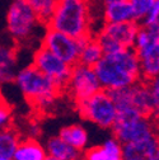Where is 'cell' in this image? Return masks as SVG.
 <instances>
[{
	"label": "cell",
	"mask_w": 159,
	"mask_h": 160,
	"mask_svg": "<svg viewBox=\"0 0 159 160\" xmlns=\"http://www.w3.org/2000/svg\"><path fill=\"white\" fill-rule=\"evenodd\" d=\"M94 71L101 88L107 92L129 88L141 80L140 60L134 48L103 55L94 66Z\"/></svg>",
	"instance_id": "obj_1"
},
{
	"label": "cell",
	"mask_w": 159,
	"mask_h": 160,
	"mask_svg": "<svg viewBox=\"0 0 159 160\" xmlns=\"http://www.w3.org/2000/svg\"><path fill=\"white\" fill-rule=\"evenodd\" d=\"M14 83L26 101L38 112L51 111L63 94L50 78L44 75L32 64L18 70Z\"/></svg>",
	"instance_id": "obj_2"
},
{
	"label": "cell",
	"mask_w": 159,
	"mask_h": 160,
	"mask_svg": "<svg viewBox=\"0 0 159 160\" xmlns=\"http://www.w3.org/2000/svg\"><path fill=\"white\" fill-rule=\"evenodd\" d=\"M46 28L66 33L75 38L90 36L88 0H57Z\"/></svg>",
	"instance_id": "obj_3"
},
{
	"label": "cell",
	"mask_w": 159,
	"mask_h": 160,
	"mask_svg": "<svg viewBox=\"0 0 159 160\" xmlns=\"http://www.w3.org/2000/svg\"><path fill=\"white\" fill-rule=\"evenodd\" d=\"M112 135L122 145L139 142L159 133V126L153 118L141 116L135 108L117 109Z\"/></svg>",
	"instance_id": "obj_4"
},
{
	"label": "cell",
	"mask_w": 159,
	"mask_h": 160,
	"mask_svg": "<svg viewBox=\"0 0 159 160\" xmlns=\"http://www.w3.org/2000/svg\"><path fill=\"white\" fill-rule=\"evenodd\" d=\"M75 106L83 119L102 130H112L117 117V108L110 92L101 89L92 97L75 103Z\"/></svg>",
	"instance_id": "obj_5"
},
{
	"label": "cell",
	"mask_w": 159,
	"mask_h": 160,
	"mask_svg": "<svg viewBox=\"0 0 159 160\" xmlns=\"http://www.w3.org/2000/svg\"><path fill=\"white\" fill-rule=\"evenodd\" d=\"M44 26L26 0H13L7 12V31L15 43H24Z\"/></svg>",
	"instance_id": "obj_6"
},
{
	"label": "cell",
	"mask_w": 159,
	"mask_h": 160,
	"mask_svg": "<svg viewBox=\"0 0 159 160\" xmlns=\"http://www.w3.org/2000/svg\"><path fill=\"white\" fill-rule=\"evenodd\" d=\"M85 37L75 38L66 33L59 32L51 28H46L41 39V46L60 57L66 64L74 66L79 62V56Z\"/></svg>",
	"instance_id": "obj_7"
},
{
	"label": "cell",
	"mask_w": 159,
	"mask_h": 160,
	"mask_svg": "<svg viewBox=\"0 0 159 160\" xmlns=\"http://www.w3.org/2000/svg\"><path fill=\"white\" fill-rule=\"evenodd\" d=\"M32 65L37 68L44 75L50 78L63 93L65 92L71 74V65L63 61L60 57L54 55L44 46H39L34 51L32 57Z\"/></svg>",
	"instance_id": "obj_8"
},
{
	"label": "cell",
	"mask_w": 159,
	"mask_h": 160,
	"mask_svg": "<svg viewBox=\"0 0 159 160\" xmlns=\"http://www.w3.org/2000/svg\"><path fill=\"white\" fill-rule=\"evenodd\" d=\"M101 89L102 88L94 71V68L79 62L71 68V74L65 92L70 95V98L75 103L92 97Z\"/></svg>",
	"instance_id": "obj_9"
},
{
	"label": "cell",
	"mask_w": 159,
	"mask_h": 160,
	"mask_svg": "<svg viewBox=\"0 0 159 160\" xmlns=\"http://www.w3.org/2000/svg\"><path fill=\"white\" fill-rule=\"evenodd\" d=\"M139 27H140V23L136 21L122 23H105L98 33L110 38L120 48H134Z\"/></svg>",
	"instance_id": "obj_10"
},
{
	"label": "cell",
	"mask_w": 159,
	"mask_h": 160,
	"mask_svg": "<svg viewBox=\"0 0 159 160\" xmlns=\"http://www.w3.org/2000/svg\"><path fill=\"white\" fill-rule=\"evenodd\" d=\"M159 151V133L139 142L122 145L124 160H154Z\"/></svg>",
	"instance_id": "obj_11"
},
{
	"label": "cell",
	"mask_w": 159,
	"mask_h": 160,
	"mask_svg": "<svg viewBox=\"0 0 159 160\" xmlns=\"http://www.w3.org/2000/svg\"><path fill=\"white\" fill-rule=\"evenodd\" d=\"M83 160H124L122 144L112 135L101 145L88 148L83 152Z\"/></svg>",
	"instance_id": "obj_12"
},
{
	"label": "cell",
	"mask_w": 159,
	"mask_h": 160,
	"mask_svg": "<svg viewBox=\"0 0 159 160\" xmlns=\"http://www.w3.org/2000/svg\"><path fill=\"white\" fill-rule=\"evenodd\" d=\"M130 92L134 108L141 116L151 118L154 113V98L148 82L140 80L139 83L130 87Z\"/></svg>",
	"instance_id": "obj_13"
},
{
	"label": "cell",
	"mask_w": 159,
	"mask_h": 160,
	"mask_svg": "<svg viewBox=\"0 0 159 160\" xmlns=\"http://www.w3.org/2000/svg\"><path fill=\"white\" fill-rule=\"evenodd\" d=\"M139 60H140V70H141V80L150 82L151 79L159 75V41L136 51Z\"/></svg>",
	"instance_id": "obj_14"
},
{
	"label": "cell",
	"mask_w": 159,
	"mask_h": 160,
	"mask_svg": "<svg viewBox=\"0 0 159 160\" xmlns=\"http://www.w3.org/2000/svg\"><path fill=\"white\" fill-rule=\"evenodd\" d=\"M18 70L17 50L9 45L0 43V85L14 83Z\"/></svg>",
	"instance_id": "obj_15"
},
{
	"label": "cell",
	"mask_w": 159,
	"mask_h": 160,
	"mask_svg": "<svg viewBox=\"0 0 159 160\" xmlns=\"http://www.w3.org/2000/svg\"><path fill=\"white\" fill-rule=\"evenodd\" d=\"M47 158V151L45 145L39 142L34 137H22L17 150L13 155V160H45Z\"/></svg>",
	"instance_id": "obj_16"
},
{
	"label": "cell",
	"mask_w": 159,
	"mask_h": 160,
	"mask_svg": "<svg viewBox=\"0 0 159 160\" xmlns=\"http://www.w3.org/2000/svg\"><path fill=\"white\" fill-rule=\"evenodd\" d=\"M49 156L60 160H83V152L69 145L60 136L50 137L45 144Z\"/></svg>",
	"instance_id": "obj_17"
},
{
	"label": "cell",
	"mask_w": 159,
	"mask_h": 160,
	"mask_svg": "<svg viewBox=\"0 0 159 160\" xmlns=\"http://www.w3.org/2000/svg\"><path fill=\"white\" fill-rule=\"evenodd\" d=\"M105 23H122L136 21L135 12L130 0L106 4L103 10Z\"/></svg>",
	"instance_id": "obj_18"
},
{
	"label": "cell",
	"mask_w": 159,
	"mask_h": 160,
	"mask_svg": "<svg viewBox=\"0 0 159 160\" xmlns=\"http://www.w3.org/2000/svg\"><path fill=\"white\" fill-rule=\"evenodd\" d=\"M59 136L63 140L71 145L73 148L78 149L79 151L84 152L89 145V133L88 130L83 125H69L59 131Z\"/></svg>",
	"instance_id": "obj_19"
},
{
	"label": "cell",
	"mask_w": 159,
	"mask_h": 160,
	"mask_svg": "<svg viewBox=\"0 0 159 160\" xmlns=\"http://www.w3.org/2000/svg\"><path fill=\"white\" fill-rule=\"evenodd\" d=\"M103 57V51L97 42V39L93 34L87 36L83 41V46L79 56V64H83L90 68H94L98 61Z\"/></svg>",
	"instance_id": "obj_20"
},
{
	"label": "cell",
	"mask_w": 159,
	"mask_h": 160,
	"mask_svg": "<svg viewBox=\"0 0 159 160\" xmlns=\"http://www.w3.org/2000/svg\"><path fill=\"white\" fill-rule=\"evenodd\" d=\"M21 138V133L12 126L0 130V156L13 158Z\"/></svg>",
	"instance_id": "obj_21"
},
{
	"label": "cell",
	"mask_w": 159,
	"mask_h": 160,
	"mask_svg": "<svg viewBox=\"0 0 159 160\" xmlns=\"http://www.w3.org/2000/svg\"><path fill=\"white\" fill-rule=\"evenodd\" d=\"M26 2L34 10L41 23L46 27L50 18L52 17V13L57 4V0H26Z\"/></svg>",
	"instance_id": "obj_22"
},
{
	"label": "cell",
	"mask_w": 159,
	"mask_h": 160,
	"mask_svg": "<svg viewBox=\"0 0 159 160\" xmlns=\"http://www.w3.org/2000/svg\"><path fill=\"white\" fill-rule=\"evenodd\" d=\"M12 121H13V112L10 106L4 99H0V130L10 127Z\"/></svg>",
	"instance_id": "obj_23"
},
{
	"label": "cell",
	"mask_w": 159,
	"mask_h": 160,
	"mask_svg": "<svg viewBox=\"0 0 159 160\" xmlns=\"http://www.w3.org/2000/svg\"><path fill=\"white\" fill-rule=\"evenodd\" d=\"M148 84L151 89L153 98H154V113H153L151 118L159 126V75L155 76L154 79H151L150 82H148Z\"/></svg>",
	"instance_id": "obj_24"
},
{
	"label": "cell",
	"mask_w": 159,
	"mask_h": 160,
	"mask_svg": "<svg viewBox=\"0 0 159 160\" xmlns=\"http://www.w3.org/2000/svg\"><path fill=\"white\" fill-rule=\"evenodd\" d=\"M134 12H135V18L136 22L140 23L141 19L144 18V15L146 14L148 9L150 8V5L154 3V0H130Z\"/></svg>",
	"instance_id": "obj_25"
},
{
	"label": "cell",
	"mask_w": 159,
	"mask_h": 160,
	"mask_svg": "<svg viewBox=\"0 0 159 160\" xmlns=\"http://www.w3.org/2000/svg\"><path fill=\"white\" fill-rule=\"evenodd\" d=\"M159 22V0H154V3L148 9L146 14L141 19L140 24H153Z\"/></svg>",
	"instance_id": "obj_26"
},
{
	"label": "cell",
	"mask_w": 159,
	"mask_h": 160,
	"mask_svg": "<svg viewBox=\"0 0 159 160\" xmlns=\"http://www.w3.org/2000/svg\"><path fill=\"white\" fill-rule=\"evenodd\" d=\"M103 4H112V3H118V2H125V0H102Z\"/></svg>",
	"instance_id": "obj_27"
},
{
	"label": "cell",
	"mask_w": 159,
	"mask_h": 160,
	"mask_svg": "<svg viewBox=\"0 0 159 160\" xmlns=\"http://www.w3.org/2000/svg\"><path fill=\"white\" fill-rule=\"evenodd\" d=\"M0 160H13V158H9V156H0Z\"/></svg>",
	"instance_id": "obj_28"
},
{
	"label": "cell",
	"mask_w": 159,
	"mask_h": 160,
	"mask_svg": "<svg viewBox=\"0 0 159 160\" xmlns=\"http://www.w3.org/2000/svg\"><path fill=\"white\" fill-rule=\"evenodd\" d=\"M45 160H60V159H56V158H52V156H49V155H47V158H46Z\"/></svg>",
	"instance_id": "obj_29"
},
{
	"label": "cell",
	"mask_w": 159,
	"mask_h": 160,
	"mask_svg": "<svg viewBox=\"0 0 159 160\" xmlns=\"http://www.w3.org/2000/svg\"><path fill=\"white\" fill-rule=\"evenodd\" d=\"M154 160H159V151H158V154L155 155V159H154Z\"/></svg>",
	"instance_id": "obj_30"
},
{
	"label": "cell",
	"mask_w": 159,
	"mask_h": 160,
	"mask_svg": "<svg viewBox=\"0 0 159 160\" xmlns=\"http://www.w3.org/2000/svg\"><path fill=\"white\" fill-rule=\"evenodd\" d=\"M0 99H3V98H2V95H0Z\"/></svg>",
	"instance_id": "obj_31"
}]
</instances>
